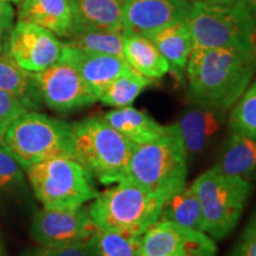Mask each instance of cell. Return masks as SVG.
I'll use <instances>...</instances> for the list:
<instances>
[{
    "label": "cell",
    "instance_id": "484cf974",
    "mask_svg": "<svg viewBox=\"0 0 256 256\" xmlns=\"http://www.w3.org/2000/svg\"><path fill=\"white\" fill-rule=\"evenodd\" d=\"M88 241L92 256H140L142 235L96 229Z\"/></svg>",
    "mask_w": 256,
    "mask_h": 256
},
{
    "label": "cell",
    "instance_id": "ffe728a7",
    "mask_svg": "<svg viewBox=\"0 0 256 256\" xmlns=\"http://www.w3.org/2000/svg\"><path fill=\"white\" fill-rule=\"evenodd\" d=\"M122 40L124 58L136 72L151 80H156L170 72L168 60L148 37L124 31Z\"/></svg>",
    "mask_w": 256,
    "mask_h": 256
},
{
    "label": "cell",
    "instance_id": "8d00e7d4",
    "mask_svg": "<svg viewBox=\"0 0 256 256\" xmlns=\"http://www.w3.org/2000/svg\"><path fill=\"white\" fill-rule=\"evenodd\" d=\"M0 51H2V43H0Z\"/></svg>",
    "mask_w": 256,
    "mask_h": 256
},
{
    "label": "cell",
    "instance_id": "f1b7e54d",
    "mask_svg": "<svg viewBox=\"0 0 256 256\" xmlns=\"http://www.w3.org/2000/svg\"><path fill=\"white\" fill-rule=\"evenodd\" d=\"M23 182V171L17 159L0 145V188Z\"/></svg>",
    "mask_w": 256,
    "mask_h": 256
},
{
    "label": "cell",
    "instance_id": "2e32d148",
    "mask_svg": "<svg viewBox=\"0 0 256 256\" xmlns=\"http://www.w3.org/2000/svg\"><path fill=\"white\" fill-rule=\"evenodd\" d=\"M72 30L124 32V0H69Z\"/></svg>",
    "mask_w": 256,
    "mask_h": 256
},
{
    "label": "cell",
    "instance_id": "1f68e13d",
    "mask_svg": "<svg viewBox=\"0 0 256 256\" xmlns=\"http://www.w3.org/2000/svg\"><path fill=\"white\" fill-rule=\"evenodd\" d=\"M14 17V11L11 4L4 0H0V37L12 28Z\"/></svg>",
    "mask_w": 256,
    "mask_h": 256
},
{
    "label": "cell",
    "instance_id": "4dcf8cb0",
    "mask_svg": "<svg viewBox=\"0 0 256 256\" xmlns=\"http://www.w3.org/2000/svg\"><path fill=\"white\" fill-rule=\"evenodd\" d=\"M88 240L87 241L62 246V247L44 248L38 254V256H92V252Z\"/></svg>",
    "mask_w": 256,
    "mask_h": 256
},
{
    "label": "cell",
    "instance_id": "3957f363",
    "mask_svg": "<svg viewBox=\"0 0 256 256\" xmlns=\"http://www.w3.org/2000/svg\"><path fill=\"white\" fill-rule=\"evenodd\" d=\"M72 127L75 159L101 184L122 180L136 145L102 116L88 118Z\"/></svg>",
    "mask_w": 256,
    "mask_h": 256
},
{
    "label": "cell",
    "instance_id": "8fae6325",
    "mask_svg": "<svg viewBox=\"0 0 256 256\" xmlns=\"http://www.w3.org/2000/svg\"><path fill=\"white\" fill-rule=\"evenodd\" d=\"M217 244L206 232L158 220L142 235L140 256H216Z\"/></svg>",
    "mask_w": 256,
    "mask_h": 256
},
{
    "label": "cell",
    "instance_id": "52a82bcc",
    "mask_svg": "<svg viewBox=\"0 0 256 256\" xmlns=\"http://www.w3.org/2000/svg\"><path fill=\"white\" fill-rule=\"evenodd\" d=\"M26 172L34 196L48 209L78 208L98 194L94 177L75 158L44 160L30 166Z\"/></svg>",
    "mask_w": 256,
    "mask_h": 256
},
{
    "label": "cell",
    "instance_id": "4fadbf2b",
    "mask_svg": "<svg viewBox=\"0 0 256 256\" xmlns=\"http://www.w3.org/2000/svg\"><path fill=\"white\" fill-rule=\"evenodd\" d=\"M192 0H124V31L148 34L159 28L184 20Z\"/></svg>",
    "mask_w": 256,
    "mask_h": 256
},
{
    "label": "cell",
    "instance_id": "603a6c76",
    "mask_svg": "<svg viewBox=\"0 0 256 256\" xmlns=\"http://www.w3.org/2000/svg\"><path fill=\"white\" fill-rule=\"evenodd\" d=\"M158 220H168L184 228L204 232L203 211L192 183L185 185L162 203Z\"/></svg>",
    "mask_w": 256,
    "mask_h": 256
},
{
    "label": "cell",
    "instance_id": "5bb4252c",
    "mask_svg": "<svg viewBox=\"0 0 256 256\" xmlns=\"http://www.w3.org/2000/svg\"><path fill=\"white\" fill-rule=\"evenodd\" d=\"M226 110L197 104L188 108L177 121L188 158H194L206 150L226 124Z\"/></svg>",
    "mask_w": 256,
    "mask_h": 256
},
{
    "label": "cell",
    "instance_id": "d4e9b609",
    "mask_svg": "<svg viewBox=\"0 0 256 256\" xmlns=\"http://www.w3.org/2000/svg\"><path fill=\"white\" fill-rule=\"evenodd\" d=\"M66 46L88 52L124 57L122 32L101 30H75L69 34Z\"/></svg>",
    "mask_w": 256,
    "mask_h": 256
},
{
    "label": "cell",
    "instance_id": "7402d4cb",
    "mask_svg": "<svg viewBox=\"0 0 256 256\" xmlns=\"http://www.w3.org/2000/svg\"><path fill=\"white\" fill-rule=\"evenodd\" d=\"M102 118L134 145L151 142L164 130L165 127L145 112L136 110L132 106L114 108L113 110L104 113Z\"/></svg>",
    "mask_w": 256,
    "mask_h": 256
},
{
    "label": "cell",
    "instance_id": "d590c367",
    "mask_svg": "<svg viewBox=\"0 0 256 256\" xmlns=\"http://www.w3.org/2000/svg\"><path fill=\"white\" fill-rule=\"evenodd\" d=\"M0 256H4V249H2V242H0Z\"/></svg>",
    "mask_w": 256,
    "mask_h": 256
},
{
    "label": "cell",
    "instance_id": "4316f807",
    "mask_svg": "<svg viewBox=\"0 0 256 256\" xmlns=\"http://www.w3.org/2000/svg\"><path fill=\"white\" fill-rule=\"evenodd\" d=\"M228 124L232 132L256 140V80L232 107Z\"/></svg>",
    "mask_w": 256,
    "mask_h": 256
},
{
    "label": "cell",
    "instance_id": "9c48e42d",
    "mask_svg": "<svg viewBox=\"0 0 256 256\" xmlns=\"http://www.w3.org/2000/svg\"><path fill=\"white\" fill-rule=\"evenodd\" d=\"M43 102L56 112H72L98 101L72 63L60 57L49 68L34 72Z\"/></svg>",
    "mask_w": 256,
    "mask_h": 256
},
{
    "label": "cell",
    "instance_id": "d6a6232c",
    "mask_svg": "<svg viewBox=\"0 0 256 256\" xmlns=\"http://www.w3.org/2000/svg\"><path fill=\"white\" fill-rule=\"evenodd\" d=\"M242 2L246 10H247L248 14L250 16V19L256 31V0H242Z\"/></svg>",
    "mask_w": 256,
    "mask_h": 256
},
{
    "label": "cell",
    "instance_id": "7a4b0ae2",
    "mask_svg": "<svg viewBox=\"0 0 256 256\" xmlns=\"http://www.w3.org/2000/svg\"><path fill=\"white\" fill-rule=\"evenodd\" d=\"M188 154L177 124L151 142L136 145L124 179L166 200L186 185Z\"/></svg>",
    "mask_w": 256,
    "mask_h": 256
},
{
    "label": "cell",
    "instance_id": "cb8c5ba5",
    "mask_svg": "<svg viewBox=\"0 0 256 256\" xmlns=\"http://www.w3.org/2000/svg\"><path fill=\"white\" fill-rule=\"evenodd\" d=\"M152 82L153 80L130 68L112 81L98 100L104 104L114 108L130 107L144 89L148 87Z\"/></svg>",
    "mask_w": 256,
    "mask_h": 256
},
{
    "label": "cell",
    "instance_id": "6da1fadb",
    "mask_svg": "<svg viewBox=\"0 0 256 256\" xmlns=\"http://www.w3.org/2000/svg\"><path fill=\"white\" fill-rule=\"evenodd\" d=\"M256 49H198L188 57V94L194 104L229 110L252 84Z\"/></svg>",
    "mask_w": 256,
    "mask_h": 256
},
{
    "label": "cell",
    "instance_id": "e0dca14e",
    "mask_svg": "<svg viewBox=\"0 0 256 256\" xmlns=\"http://www.w3.org/2000/svg\"><path fill=\"white\" fill-rule=\"evenodd\" d=\"M19 20L40 25L60 37H69L72 30V11L69 0H23Z\"/></svg>",
    "mask_w": 256,
    "mask_h": 256
},
{
    "label": "cell",
    "instance_id": "d6986e66",
    "mask_svg": "<svg viewBox=\"0 0 256 256\" xmlns=\"http://www.w3.org/2000/svg\"><path fill=\"white\" fill-rule=\"evenodd\" d=\"M214 168L226 176L250 182L256 176V140L232 132L224 142Z\"/></svg>",
    "mask_w": 256,
    "mask_h": 256
},
{
    "label": "cell",
    "instance_id": "74e56055",
    "mask_svg": "<svg viewBox=\"0 0 256 256\" xmlns=\"http://www.w3.org/2000/svg\"></svg>",
    "mask_w": 256,
    "mask_h": 256
},
{
    "label": "cell",
    "instance_id": "e575fe53",
    "mask_svg": "<svg viewBox=\"0 0 256 256\" xmlns=\"http://www.w3.org/2000/svg\"><path fill=\"white\" fill-rule=\"evenodd\" d=\"M4 2H14V4L19 5V4H20L22 2H23V0H4Z\"/></svg>",
    "mask_w": 256,
    "mask_h": 256
},
{
    "label": "cell",
    "instance_id": "5b68a950",
    "mask_svg": "<svg viewBox=\"0 0 256 256\" xmlns=\"http://www.w3.org/2000/svg\"><path fill=\"white\" fill-rule=\"evenodd\" d=\"M164 200L128 179L98 194L88 206L98 229L142 235L158 222Z\"/></svg>",
    "mask_w": 256,
    "mask_h": 256
},
{
    "label": "cell",
    "instance_id": "9a60e30c",
    "mask_svg": "<svg viewBox=\"0 0 256 256\" xmlns=\"http://www.w3.org/2000/svg\"><path fill=\"white\" fill-rule=\"evenodd\" d=\"M62 58L78 70L92 92L100 98L112 81L130 66L124 57L82 51L64 44Z\"/></svg>",
    "mask_w": 256,
    "mask_h": 256
},
{
    "label": "cell",
    "instance_id": "8992f818",
    "mask_svg": "<svg viewBox=\"0 0 256 256\" xmlns=\"http://www.w3.org/2000/svg\"><path fill=\"white\" fill-rule=\"evenodd\" d=\"M194 48L198 49H256V31L242 0L223 6L192 0L184 19Z\"/></svg>",
    "mask_w": 256,
    "mask_h": 256
},
{
    "label": "cell",
    "instance_id": "ba28073f",
    "mask_svg": "<svg viewBox=\"0 0 256 256\" xmlns=\"http://www.w3.org/2000/svg\"><path fill=\"white\" fill-rule=\"evenodd\" d=\"M204 217V232L215 241L234 232L252 194L250 182L226 176L215 168L192 183Z\"/></svg>",
    "mask_w": 256,
    "mask_h": 256
},
{
    "label": "cell",
    "instance_id": "44dd1931",
    "mask_svg": "<svg viewBox=\"0 0 256 256\" xmlns=\"http://www.w3.org/2000/svg\"><path fill=\"white\" fill-rule=\"evenodd\" d=\"M0 89L17 98L28 110H38L43 104L34 72L18 66L6 49L0 51Z\"/></svg>",
    "mask_w": 256,
    "mask_h": 256
},
{
    "label": "cell",
    "instance_id": "83f0119b",
    "mask_svg": "<svg viewBox=\"0 0 256 256\" xmlns=\"http://www.w3.org/2000/svg\"><path fill=\"white\" fill-rule=\"evenodd\" d=\"M26 112V107L17 98L0 89V138L10 124Z\"/></svg>",
    "mask_w": 256,
    "mask_h": 256
},
{
    "label": "cell",
    "instance_id": "277c9868",
    "mask_svg": "<svg viewBox=\"0 0 256 256\" xmlns=\"http://www.w3.org/2000/svg\"><path fill=\"white\" fill-rule=\"evenodd\" d=\"M0 145L24 170L58 156L75 158L72 124L36 110H28L10 124Z\"/></svg>",
    "mask_w": 256,
    "mask_h": 256
},
{
    "label": "cell",
    "instance_id": "ac0fdd59",
    "mask_svg": "<svg viewBox=\"0 0 256 256\" xmlns=\"http://www.w3.org/2000/svg\"><path fill=\"white\" fill-rule=\"evenodd\" d=\"M146 37H148L154 43L162 55L168 60L170 70H172L178 78H183L188 57L194 49L190 30L185 20L170 24L168 26L146 34Z\"/></svg>",
    "mask_w": 256,
    "mask_h": 256
},
{
    "label": "cell",
    "instance_id": "f546056e",
    "mask_svg": "<svg viewBox=\"0 0 256 256\" xmlns=\"http://www.w3.org/2000/svg\"><path fill=\"white\" fill-rule=\"evenodd\" d=\"M232 256H256V209L240 236Z\"/></svg>",
    "mask_w": 256,
    "mask_h": 256
},
{
    "label": "cell",
    "instance_id": "836d02e7",
    "mask_svg": "<svg viewBox=\"0 0 256 256\" xmlns=\"http://www.w3.org/2000/svg\"><path fill=\"white\" fill-rule=\"evenodd\" d=\"M197 2H208V4H215V5H223V6H230L232 5L236 0H197Z\"/></svg>",
    "mask_w": 256,
    "mask_h": 256
},
{
    "label": "cell",
    "instance_id": "30bf717a",
    "mask_svg": "<svg viewBox=\"0 0 256 256\" xmlns=\"http://www.w3.org/2000/svg\"><path fill=\"white\" fill-rule=\"evenodd\" d=\"M98 229L88 208L43 209L34 214L31 236L43 248H56L87 241Z\"/></svg>",
    "mask_w": 256,
    "mask_h": 256
},
{
    "label": "cell",
    "instance_id": "7c38bea8",
    "mask_svg": "<svg viewBox=\"0 0 256 256\" xmlns=\"http://www.w3.org/2000/svg\"><path fill=\"white\" fill-rule=\"evenodd\" d=\"M63 46L51 31L19 20L10 32L6 51L22 68L37 72L58 62Z\"/></svg>",
    "mask_w": 256,
    "mask_h": 256
}]
</instances>
